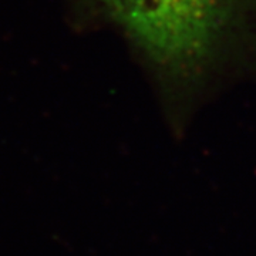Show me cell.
Segmentation results:
<instances>
[{
	"instance_id": "6da1fadb",
	"label": "cell",
	"mask_w": 256,
	"mask_h": 256,
	"mask_svg": "<svg viewBox=\"0 0 256 256\" xmlns=\"http://www.w3.org/2000/svg\"><path fill=\"white\" fill-rule=\"evenodd\" d=\"M156 63L192 76L212 63L256 0H102Z\"/></svg>"
}]
</instances>
